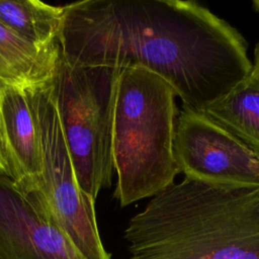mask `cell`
Returning a JSON list of instances; mask_svg holds the SVG:
<instances>
[{"mask_svg":"<svg viewBox=\"0 0 259 259\" xmlns=\"http://www.w3.org/2000/svg\"><path fill=\"white\" fill-rule=\"evenodd\" d=\"M60 58L59 42L38 47L0 21V82L21 88L46 85Z\"/></svg>","mask_w":259,"mask_h":259,"instance_id":"cell-9","label":"cell"},{"mask_svg":"<svg viewBox=\"0 0 259 259\" xmlns=\"http://www.w3.org/2000/svg\"><path fill=\"white\" fill-rule=\"evenodd\" d=\"M121 69L73 67L62 58L49 82L80 187L94 199L111 185L112 131Z\"/></svg>","mask_w":259,"mask_h":259,"instance_id":"cell-4","label":"cell"},{"mask_svg":"<svg viewBox=\"0 0 259 259\" xmlns=\"http://www.w3.org/2000/svg\"><path fill=\"white\" fill-rule=\"evenodd\" d=\"M41 146L35 193L53 225L85 259H111L101 241L95 199L79 185L49 83L29 88Z\"/></svg>","mask_w":259,"mask_h":259,"instance_id":"cell-5","label":"cell"},{"mask_svg":"<svg viewBox=\"0 0 259 259\" xmlns=\"http://www.w3.org/2000/svg\"><path fill=\"white\" fill-rule=\"evenodd\" d=\"M203 112L259 152V83L250 75Z\"/></svg>","mask_w":259,"mask_h":259,"instance_id":"cell-10","label":"cell"},{"mask_svg":"<svg viewBox=\"0 0 259 259\" xmlns=\"http://www.w3.org/2000/svg\"><path fill=\"white\" fill-rule=\"evenodd\" d=\"M252 5H253V8H254L257 12H259V0L253 1V2H252Z\"/></svg>","mask_w":259,"mask_h":259,"instance_id":"cell-14","label":"cell"},{"mask_svg":"<svg viewBox=\"0 0 259 259\" xmlns=\"http://www.w3.org/2000/svg\"><path fill=\"white\" fill-rule=\"evenodd\" d=\"M0 259H85L53 225L34 192L0 174Z\"/></svg>","mask_w":259,"mask_h":259,"instance_id":"cell-7","label":"cell"},{"mask_svg":"<svg viewBox=\"0 0 259 259\" xmlns=\"http://www.w3.org/2000/svg\"><path fill=\"white\" fill-rule=\"evenodd\" d=\"M174 156L185 178L259 187V152L215 123L203 111H178Z\"/></svg>","mask_w":259,"mask_h":259,"instance_id":"cell-6","label":"cell"},{"mask_svg":"<svg viewBox=\"0 0 259 259\" xmlns=\"http://www.w3.org/2000/svg\"><path fill=\"white\" fill-rule=\"evenodd\" d=\"M131 259H259V187L184 178L124 231Z\"/></svg>","mask_w":259,"mask_h":259,"instance_id":"cell-2","label":"cell"},{"mask_svg":"<svg viewBox=\"0 0 259 259\" xmlns=\"http://www.w3.org/2000/svg\"><path fill=\"white\" fill-rule=\"evenodd\" d=\"M64 12L65 6L38 0H0V21L42 48L58 42Z\"/></svg>","mask_w":259,"mask_h":259,"instance_id":"cell-11","label":"cell"},{"mask_svg":"<svg viewBox=\"0 0 259 259\" xmlns=\"http://www.w3.org/2000/svg\"><path fill=\"white\" fill-rule=\"evenodd\" d=\"M0 136L9 177L24 192L36 191L41 146L29 88L0 82Z\"/></svg>","mask_w":259,"mask_h":259,"instance_id":"cell-8","label":"cell"},{"mask_svg":"<svg viewBox=\"0 0 259 259\" xmlns=\"http://www.w3.org/2000/svg\"><path fill=\"white\" fill-rule=\"evenodd\" d=\"M60 53L73 67L142 68L183 107L203 111L250 75L244 36L196 1L84 0L65 5Z\"/></svg>","mask_w":259,"mask_h":259,"instance_id":"cell-1","label":"cell"},{"mask_svg":"<svg viewBox=\"0 0 259 259\" xmlns=\"http://www.w3.org/2000/svg\"><path fill=\"white\" fill-rule=\"evenodd\" d=\"M0 174L6 175V176L9 177V171H8V166H7L6 158H5L3 147H2L1 136H0Z\"/></svg>","mask_w":259,"mask_h":259,"instance_id":"cell-13","label":"cell"},{"mask_svg":"<svg viewBox=\"0 0 259 259\" xmlns=\"http://www.w3.org/2000/svg\"><path fill=\"white\" fill-rule=\"evenodd\" d=\"M176 96L169 83L148 70L120 71L112 159L117 174L113 197L122 207L156 196L181 173L174 156Z\"/></svg>","mask_w":259,"mask_h":259,"instance_id":"cell-3","label":"cell"},{"mask_svg":"<svg viewBox=\"0 0 259 259\" xmlns=\"http://www.w3.org/2000/svg\"><path fill=\"white\" fill-rule=\"evenodd\" d=\"M250 76L259 83V42L254 52V62L252 63Z\"/></svg>","mask_w":259,"mask_h":259,"instance_id":"cell-12","label":"cell"}]
</instances>
